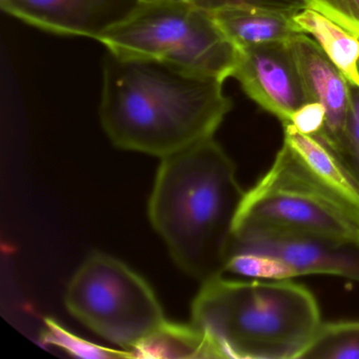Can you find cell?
Here are the masks:
<instances>
[{"instance_id": "6da1fadb", "label": "cell", "mask_w": 359, "mask_h": 359, "mask_svg": "<svg viewBox=\"0 0 359 359\" xmlns=\"http://www.w3.org/2000/svg\"><path fill=\"white\" fill-rule=\"evenodd\" d=\"M224 83L161 60L108 51L102 129L117 148L165 158L214 137L232 107Z\"/></svg>"}, {"instance_id": "7a4b0ae2", "label": "cell", "mask_w": 359, "mask_h": 359, "mask_svg": "<svg viewBox=\"0 0 359 359\" xmlns=\"http://www.w3.org/2000/svg\"><path fill=\"white\" fill-rule=\"evenodd\" d=\"M245 194L214 137L161 159L149 218L178 268L201 283L226 273Z\"/></svg>"}, {"instance_id": "3957f363", "label": "cell", "mask_w": 359, "mask_h": 359, "mask_svg": "<svg viewBox=\"0 0 359 359\" xmlns=\"http://www.w3.org/2000/svg\"><path fill=\"white\" fill-rule=\"evenodd\" d=\"M191 325L212 358L299 359L320 327L310 290L289 280L228 279L201 283Z\"/></svg>"}, {"instance_id": "277c9868", "label": "cell", "mask_w": 359, "mask_h": 359, "mask_svg": "<svg viewBox=\"0 0 359 359\" xmlns=\"http://www.w3.org/2000/svg\"><path fill=\"white\" fill-rule=\"evenodd\" d=\"M109 52L152 58L226 81L237 49L212 13L191 0H142L100 39Z\"/></svg>"}, {"instance_id": "5b68a950", "label": "cell", "mask_w": 359, "mask_h": 359, "mask_svg": "<svg viewBox=\"0 0 359 359\" xmlns=\"http://www.w3.org/2000/svg\"><path fill=\"white\" fill-rule=\"evenodd\" d=\"M67 310L100 337L147 355L171 323L148 283L129 266L95 253L65 293Z\"/></svg>"}, {"instance_id": "8992f818", "label": "cell", "mask_w": 359, "mask_h": 359, "mask_svg": "<svg viewBox=\"0 0 359 359\" xmlns=\"http://www.w3.org/2000/svg\"><path fill=\"white\" fill-rule=\"evenodd\" d=\"M264 226L359 237V222L317 182L283 144L274 163L245 191L235 230Z\"/></svg>"}, {"instance_id": "52a82bcc", "label": "cell", "mask_w": 359, "mask_h": 359, "mask_svg": "<svg viewBox=\"0 0 359 359\" xmlns=\"http://www.w3.org/2000/svg\"><path fill=\"white\" fill-rule=\"evenodd\" d=\"M241 253L280 258L291 264L299 276L333 275L359 283V237L241 226L235 230L231 256Z\"/></svg>"}, {"instance_id": "ba28073f", "label": "cell", "mask_w": 359, "mask_h": 359, "mask_svg": "<svg viewBox=\"0 0 359 359\" xmlns=\"http://www.w3.org/2000/svg\"><path fill=\"white\" fill-rule=\"evenodd\" d=\"M245 93L283 125L310 102L287 41L237 49L233 76Z\"/></svg>"}, {"instance_id": "9c48e42d", "label": "cell", "mask_w": 359, "mask_h": 359, "mask_svg": "<svg viewBox=\"0 0 359 359\" xmlns=\"http://www.w3.org/2000/svg\"><path fill=\"white\" fill-rule=\"evenodd\" d=\"M142 0H0L6 13L41 30L98 39Z\"/></svg>"}, {"instance_id": "30bf717a", "label": "cell", "mask_w": 359, "mask_h": 359, "mask_svg": "<svg viewBox=\"0 0 359 359\" xmlns=\"http://www.w3.org/2000/svg\"><path fill=\"white\" fill-rule=\"evenodd\" d=\"M287 43L295 58L309 100L318 102L325 108V127L315 137L336 152L344 140L348 121V81L316 41L304 33L296 35Z\"/></svg>"}, {"instance_id": "8fae6325", "label": "cell", "mask_w": 359, "mask_h": 359, "mask_svg": "<svg viewBox=\"0 0 359 359\" xmlns=\"http://www.w3.org/2000/svg\"><path fill=\"white\" fill-rule=\"evenodd\" d=\"M283 127V142L296 158L359 222V184L339 157L319 138L302 133L292 123Z\"/></svg>"}, {"instance_id": "7c38bea8", "label": "cell", "mask_w": 359, "mask_h": 359, "mask_svg": "<svg viewBox=\"0 0 359 359\" xmlns=\"http://www.w3.org/2000/svg\"><path fill=\"white\" fill-rule=\"evenodd\" d=\"M210 12L236 49L287 41L302 33L294 22V14L259 6L237 4Z\"/></svg>"}, {"instance_id": "4fadbf2b", "label": "cell", "mask_w": 359, "mask_h": 359, "mask_svg": "<svg viewBox=\"0 0 359 359\" xmlns=\"http://www.w3.org/2000/svg\"><path fill=\"white\" fill-rule=\"evenodd\" d=\"M304 34L312 35L317 45L348 81L359 87V39L312 9L293 15Z\"/></svg>"}, {"instance_id": "5bb4252c", "label": "cell", "mask_w": 359, "mask_h": 359, "mask_svg": "<svg viewBox=\"0 0 359 359\" xmlns=\"http://www.w3.org/2000/svg\"><path fill=\"white\" fill-rule=\"evenodd\" d=\"M299 359H359V320L321 323Z\"/></svg>"}, {"instance_id": "9a60e30c", "label": "cell", "mask_w": 359, "mask_h": 359, "mask_svg": "<svg viewBox=\"0 0 359 359\" xmlns=\"http://www.w3.org/2000/svg\"><path fill=\"white\" fill-rule=\"evenodd\" d=\"M226 272L266 280H289L299 276L297 271L285 260L255 253L235 254L231 256Z\"/></svg>"}, {"instance_id": "2e32d148", "label": "cell", "mask_w": 359, "mask_h": 359, "mask_svg": "<svg viewBox=\"0 0 359 359\" xmlns=\"http://www.w3.org/2000/svg\"><path fill=\"white\" fill-rule=\"evenodd\" d=\"M350 108L344 140L336 155L359 184V87L348 85Z\"/></svg>"}, {"instance_id": "e0dca14e", "label": "cell", "mask_w": 359, "mask_h": 359, "mask_svg": "<svg viewBox=\"0 0 359 359\" xmlns=\"http://www.w3.org/2000/svg\"><path fill=\"white\" fill-rule=\"evenodd\" d=\"M309 9L323 14L359 39V0H306Z\"/></svg>"}, {"instance_id": "ac0fdd59", "label": "cell", "mask_w": 359, "mask_h": 359, "mask_svg": "<svg viewBox=\"0 0 359 359\" xmlns=\"http://www.w3.org/2000/svg\"><path fill=\"white\" fill-rule=\"evenodd\" d=\"M191 1L208 11H213L224 6L237 5V4L259 6V7L290 14H296L302 10L309 9L306 0H191Z\"/></svg>"}, {"instance_id": "d6986e66", "label": "cell", "mask_w": 359, "mask_h": 359, "mask_svg": "<svg viewBox=\"0 0 359 359\" xmlns=\"http://www.w3.org/2000/svg\"><path fill=\"white\" fill-rule=\"evenodd\" d=\"M325 123V111L323 104L308 102L292 115L289 123H292L302 133L316 136L323 131Z\"/></svg>"}]
</instances>
